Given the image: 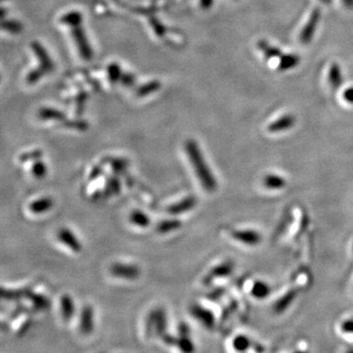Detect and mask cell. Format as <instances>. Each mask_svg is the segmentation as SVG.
Listing matches in <instances>:
<instances>
[{
    "label": "cell",
    "mask_w": 353,
    "mask_h": 353,
    "mask_svg": "<svg viewBox=\"0 0 353 353\" xmlns=\"http://www.w3.org/2000/svg\"><path fill=\"white\" fill-rule=\"evenodd\" d=\"M185 150L200 185L206 191L214 192L217 189V181L201 152L198 143L193 139H188L185 144Z\"/></svg>",
    "instance_id": "cell-1"
},
{
    "label": "cell",
    "mask_w": 353,
    "mask_h": 353,
    "mask_svg": "<svg viewBox=\"0 0 353 353\" xmlns=\"http://www.w3.org/2000/svg\"><path fill=\"white\" fill-rule=\"evenodd\" d=\"M110 273L113 277L127 280V281H134L140 276V269L137 265L131 263H122L116 262L111 265Z\"/></svg>",
    "instance_id": "cell-2"
},
{
    "label": "cell",
    "mask_w": 353,
    "mask_h": 353,
    "mask_svg": "<svg viewBox=\"0 0 353 353\" xmlns=\"http://www.w3.org/2000/svg\"><path fill=\"white\" fill-rule=\"evenodd\" d=\"M320 19H321V11L319 8H315L311 12L307 23L303 28H302L301 33L299 34V39L302 44H309L312 41L313 36L315 35L316 30L318 28Z\"/></svg>",
    "instance_id": "cell-3"
},
{
    "label": "cell",
    "mask_w": 353,
    "mask_h": 353,
    "mask_svg": "<svg viewBox=\"0 0 353 353\" xmlns=\"http://www.w3.org/2000/svg\"><path fill=\"white\" fill-rule=\"evenodd\" d=\"M189 312L190 315L196 320L198 321L201 325H203L204 327L211 329L214 324H215V317L213 315V313L206 309L205 307L198 305V304H192L189 307Z\"/></svg>",
    "instance_id": "cell-4"
},
{
    "label": "cell",
    "mask_w": 353,
    "mask_h": 353,
    "mask_svg": "<svg viewBox=\"0 0 353 353\" xmlns=\"http://www.w3.org/2000/svg\"><path fill=\"white\" fill-rule=\"evenodd\" d=\"M58 240L72 250L75 253H80L83 250V245L80 239L76 236V235L68 228H62L57 233Z\"/></svg>",
    "instance_id": "cell-5"
},
{
    "label": "cell",
    "mask_w": 353,
    "mask_h": 353,
    "mask_svg": "<svg viewBox=\"0 0 353 353\" xmlns=\"http://www.w3.org/2000/svg\"><path fill=\"white\" fill-rule=\"evenodd\" d=\"M197 199L193 195H188L182 200H179L178 202L168 206L166 211L171 216H178L192 210L195 207Z\"/></svg>",
    "instance_id": "cell-6"
},
{
    "label": "cell",
    "mask_w": 353,
    "mask_h": 353,
    "mask_svg": "<svg viewBox=\"0 0 353 353\" xmlns=\"http://www.w3.org/2000/svg\"><path fill=\"white\" fill-rule=\"evenodd\" d=\"M94 329V312L90 305H84L80 314L79 330L84 336H88Z\"/></svg>",
    "instance_id": "cell-7"
},
{
    "label": "cell",
    "mask_w": 353,
    "mask_h": 353,
    "mask_svg": "<svg viewBox=\"0 0 353 353\" xmlns=\"http://www.w3.org/2000/svg\"><path fill=\"white\" fill-rule=\"evenodd\" d=\"M54 206V201L51 197L43 196L36 198L29 203V211L34 215H42L51 210Z\"/></svg>",
    "instance_id": "cell-8"
},
{
    "label": "cell",
    "mask_w": 353,
    "mask_h": 353,
    "mask_svg": "<svg viewBox=\"0 0 353 353\" xmlns=\"http://www.w3.org/2000/svg\"><path fill=\"white\" fill-rule=\"evenodd\" d=\"M60 315L65 323H69L76 314V304L73 297L69 294H63L59 301Z\"/></svg>",
    "instance_id": "cell-9"
},
{
    "label": "cell",
    "mask_w": 353,
    "mask_h": 353,
    "mask_svg": "<svg viewBox=\"0 0 353 353\" xmlns=\"http://www.w3.org/2000/svg\"><path fill=\"white\" fill-rule=\"evenodd\" d=\"M190 332L187 333H178L177 341L175 347L181 353H194L195 345L190 337Z\"/></svg>",
    "instance_id": "cell-10"
},
{
    "label": "cell",
    "mask_w": 353,
    "mask_h": 353,
    "mask_svg": "<svg viewBox=\"0 0 353 353\" xmlns=\"http://www.w3.org/2000/svg\"><path fill=\"white\" fill-rule=\"evenodd\" d=\"M295 124V117L293 115H285L280 119L272 122L268 126V131L271 133H278L282 131H286L293 127Z\"/></svg>",
    "instance_id": "cell-11"
},
{
    "label": "cell",
    "mask_w": 353,
    "mask_h": 353,
    "mask_svg": "<svg viewBox=\"0 0 353 353\" xmlns=\"http://www.w3.org/2000/svg\"><path fill=\"white\" fill-rule=\"evenodd\" d=\"M129 221L132 225L140 229H146L151 224L150 217L140 209L133 210L130 213Z\"/></svg>",
    "instance_id": "cell-12"
},
{
    "label": "cell",
    "mask_w": 353,
    "mask_h": 353,
    "mask_svg": "<svg viewBox=\"0 0 353 353\" xmlns=\"http://www.w3.org/2000/svg\"><path fill=\"white\" fill-rule=\"evenodd\" d=\"M257 47L260 51L263 53L264 57L266 59H272V58H281L284 53L281 51V49L277 46H274L270 44L268 41L262 39L259 40L257 43Z\"/></svg>",
    "instance_id": "cell-13"
},
{
    "label": "cell",
    "mask_w": 353,
    "mask_h": 353,
    "mask_svg": "<svg viewBox=\"0 0 353 353\" xmlns=\"http://www.w3.org/2000/svg\"><path fill=\"white\" fill-rule=\"evenodd\" d=\"M233 236L238 241L248 245L258 244L261 239L260 235L254 231H237L233 234Z\"/></svg>",
    "instance_id": "cell-14"
},
{
    "label": "cell",
    "mask_w": 353,
    "mask_h": 353,
    "mask_svg": "<svg viewBox=\"0 0 353 353\" xmlns=\"http://www.w3.org/2000/svg\"><path fill=\"white\" fill-rule=\"evenodd\" d=\"M182 222L178 219H166V220H162L160 221L157 226H156V231L157 233L164 235V234H169L172 232H175L179 229H181L182 227Z\"/></svg>",
    "instance_id": "cell-15"
},
{
    "label": "cell",
    "mask_w": 353,
    "mask_h": 353,
    "mask_svg": "<svg viewBox=\"0 0 353 353\" xmlns=\"http://www.w3.org/2000/svg\"><path fill=\"white\" fill-rule=\"evenodd\" d=\"M300 62V57L297 54L294 53H288V54H285L280 58V63H279V70L280 71H287L290 69L295 68L296 66L299 65Z\"/></svg>",
    "instance_id": "cell-16"
},
{
    "label": "cell",
    "mask_w": 353,
    "mask_h": 353,
    "mask_svg": "<svg viewBox=\"0 0 353 353\" xmlns=\"http://www.w3.org/2000/svg\"><path fill=\"white\" fill-rule=\"evenodd\" d=\"M328 80L333 89H338L342 84V74L340 67L337 64H333L329 69Z\"/></svg>",
    "instance_id": "cell-17"
},
{
    "label": "cell",
    "mask_w": 353,
    "mask_h": 353,
    "mask_svg": "<svg viewBox=\"0 0 353 353\" xmlns=\"http://www.w3.org/2000/svg\"><path fill=\"white\" fill-rule=\"evenodd\" d=\"M47 172H48L47 165L41 159H37L33 162L31 166V174L33 175L34 178L38 180L43 179L47 175Z\"/></svg>",
    "instance_id": "cell-18"
},
{
    "label": "cell",
    "mask_w": 353,
    "mask_h": 353,
    "mask_svg": "<svg viewBox=\"0 0 353 353\" xmlns=\"http://www.w3.org/2000/svg\"><path fill=\"white\" fill-rule=\"evenodd\" d=\"M27 295H28L29 299L31 300V302L33 303L34 308H36L38 310H42V309H46V308L49 307V301L43 295L34 293V292H31V291Z\"/></svg>",
    "instance_id": "cell-19"
},
{
    "label": "cell",
    "mask_w": 353,
    "mask_h": 353,
    "mask_svg": "<svg viewBox=\"0 0 353 353\" xmlns=\"http://www.w3.org/2000/svg\"><path fill=\"white\" fill-rule=\"evenodd\" d=\"M252 295L258 299H263L270 293V287L263 282H256L251 289Z\"/></svg>",
    "instance_id": "cell-20"
},
{
    "label": "cell",
    "mask_w": 353,
    "mask_h": 353,
    "mask_svg": "<svg viewBox=\"0 0 353 353\" xmlns=\"http://www.w3.org/2000/svg\"><path fill=\"white\" fill-rule=\"evenodd\" d=\"M121 191V182L117 177H110L106 181L105 192L107 195H114L118 194Z\"/></svg>",
    "instance_id": "cell-21"
},
{
    "label": "cell",
    "mask_w": 353,
    "mask_h": 353,
    "mask_svg": "<svg viewBox=\"0 0 353 353\" xmlns=\"http://www.w3.org/2000/svg\"><path fill=\"white\" fill-rule=\"evenodd\" d=\"M250 339L243 335L236 336L233 340V347L238 352L246 351L250 346Z\"/></svg>",
    "instance_id": "cell-22"
},
{
    "label": "cell",
    "mask_w": 353,
    "mask_h": 353,
    "mask_svg": "<svg viewBox=\"0 0 353 353\" xmlns=\"http://www.w3.org/2000/svg\"><path fill=\"white\" fill-rule=\"evenodd\" d=\"M285 184L286 183H285L284 179H282L279 176H275V175H270L264 179L265 186H267L268 188H271V189L281 188L285 185Z\"/></svg>",
    "instance_id": "cell-23"
},
{
    "label": "cell",
    "mask_w": 353,
    "mask_h": 353,
    "mask_svg": "<svg viewBox=\"0 0 353 353\" xmlns=\"http://www.w3.org/2000/svg\"><path fill=\"white\" fill-rule=\"evenodd\" d=\"M42 156V151L35 149V150H32L29 151V152H24L20 155L19 160L22 163H26L29 161H35L37 159H40V157Z\"/></svg>",
    "instance_id": "cell-24"
},
{
    "label": "cell",
    "mask_w": 353,
    "mask_h": 353,
    "mask_svg": "<svg viewBox=\"0 0 353 353\" xmlns=\"http://www.w3.org/2000/svg\"><path fill=\"white\" fill-rule=\"evenodd\" d=\"M232 271V266L228 263L226 264H222L220 266H217L215 269H213L211 271V273L209 274L211 278H214V277H224V276H227L228 274H230Z\"/></svg>",
    "instance_id": "cell-25"
},
{
    "label": "cell",
    "mask_w": 353,
    "mask_h": 353,
    "mask_svg": "<svg viewBox=\"0 0 353 353\" xmlns=\"http://www.w3.org/2000/svg\"><path fill=\"white\" fill-rule=\"evenodd\" d=\"M111 167H112L114 174H116V175L122 174L123 172L126 171V169L128 167V161L126 159H122V158L113 159L112 163H111Z\"/></svg>",
    "instance_id": "cell-26"
},
{
    "label": "cell",
    "mask_w": 353,
    "mask_h": 353,
    "mask_svg": "<svg viewBox=\"0 0 353 353\" xmlns=\"http://www.w3.org/2000/svg\"><path fill=\"white\" fill-rule=\"evenodd\" d=\"M294 297H295V293H294V292H292V291L288 292L286 296H284V298H282V299L278 302V304H277V308H278V310H280V311L285 310V309L287 307V305H288L289 303H291V302L293 301Z\"/></svg>",
    "instance_id": "cell-27"
},
{
    "label": "cell",
    "mask_w": 353,
    "mask_h": 353,
    "mask_svg": "<svg viewBox=\"0 0 353 353\" xmlns=\"http://www.w3.org/2000/svg\"><path fill=\"white\" fill-rule=\"evenodd\" d=\"M341 330L343 333L353 335V320H346L341 324Z\"/></svg>",
    "instance_id": "cell-28"
},
{
    "label": "cell",
    "mask_w": 353,
    "mask_h": 353,
    "mask_svg": "<svg viewBox=\"0 0 353 353\" xmlns=\"http://www.w3.org/2000/svg\"><path fill=\"white\" fill-rule=\"evenodd\" d=\"M343 98L346 102L353 104V86L352 87H348L344 92H343Z\"/></svg>",
    "instance_id": "cell-29"
},
{
    "label": "cell",
    "mask_w": 353,
    "mask_h": 353,
    "mask_svg": "<svg viewBox=\"0 0 353 353\" xmlns=\"http://www.w3.org/2000/svg\"><path fill=\"white\" fill-rule=\"evenodd\" d=\"M100 174H101V170H100V168L98 166L94 167L91 171V174H90V179H96L97 177L100 176Z\"/></svg>",
    "instance_id": "cell-30"
},
{
    "label": "cell",
    "mask_w": 353,
    "mask_h": 353,
    "mask_svg": "<svg viewBox=\"0 0 353 353\" xmlns=\"http://www.w3.org/2000/svg\"><path fill=\"white\" fill-rule=\"evenodd\" d=\"M342 3L347 9H353V0H342Z\"/></svg>",
    "instance_id": "cell-31"
},
{
    "label": "cell",
    "mask_w": 353,
    "mask_h": 353,
    "mask_svg": "<svg viewBox=\"0 0 353 353\" xmlns=\"http://www.w3.org/2000/svg\"><path fill=\"white\" fill-rule=\"evenodd\" d=\"M321 1H322L323 3H326V4L331 3V0H321Z\"/></svg>",
    "instance_id": "cell-32"
},
{
    "label": "cell",
    "mask_w": 353,
    "mask_h": 353,
    "mask_svg": "<svg viewBox=\"0 0 353 353\" xmlns=\"http://www.w3.org/2000/svg\"><path fill=\"white\" fill-rule=\"evenodd\" d=\"M345 353H353V348H349L348 350L345 351Z\"/></svg>",
    "instance_id": "cell-33"
},
{
    "label": "cell",
    "mask_w": 353,
    "mask_h": 353,
    "mask_svg": "<svg viewBox=\"0 0 353 353\" xmlns=\"http://www.w3.org/2000/svg\"><path fill=\"white\" fill-rule=\"evenodd\" d=\"M294 353H307V352H304V351H296Z\"/></svg>",
    "instance_id": "cell-34"
}]
</instances>
